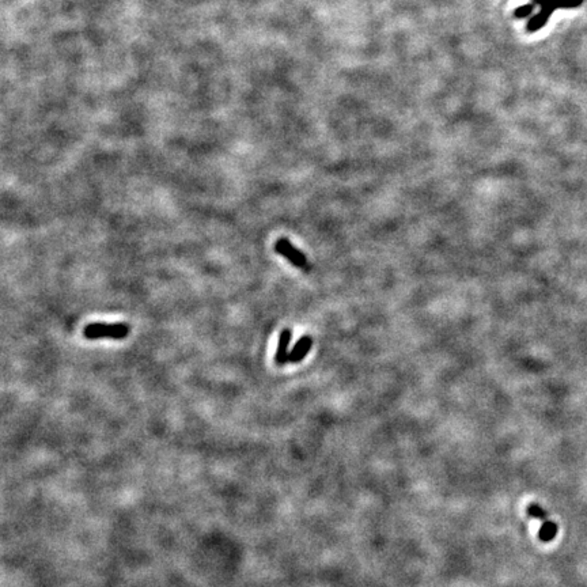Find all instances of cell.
Segmentation results:
<instances>
[{
	"instance_id": "7",
	"label": "cell",
	"mask_w": 587,
	"mask_h": 587,
	"mask_svg": "<svg viewBox=\"0 0 587 587\" xmlns=\"http://www.w3.org/2000/svg\"><path fill=\"white\" fill-rule=\"evenodd\" d=\"M527 514H529V517H532V518H539L541 521H546L548 518H546V512L541 509L539 505H536V503H530L529 506H527Z\"/></svg>"
},
{
	"instance_id": "8",
	"label": "cell",
	"mask_w": 587,
	"mask_h": 587,
	"mask_svg": "<svg viewBox=\"0 0 587 587\" xmlns=\"http://www.w3.org/2000/svg\"><path fill=\"white\" fill-rule=\"evenodd\" d=\"M534 3H530V4H526V6H522V7H518L517 10H515V16L517 18H526V16H530L532 13H533V10H534Z\"/></svg>"
},
{
	"instance_id": "4",
	"label": "cell",
	"mask_w": 587,
	"mask_h": 587,
	"mask_svg": "<svg viewBox=\"0 0 587 587\" xmlns=\"http://www.w3.org/2000/svg\"><path fill=\"white\" fill-rule=\"evenodd\" d=\"M291 338H293V333H291L290 329H283L281 330L280 338H279L278 350H276V354H275V362H276L278 366H283L289 362V356H290L289 347H290Z\"/></svg>"
},
{
	"instance_id": "5",
	"label": "cell",
	"mask_w": 587,
	"mask_h": 587,
	"mask_svg": "<svg viewBox=\"0 0 587 587\" xmlns=\"http://www.w3.org/2000/svg\"><path fill=\"white\" fill-rule=\"evenodd\" d=\"M313 347V339L310 335H305L302 336L299 340L296 341V344L294 345L293 350L290 351V356H289V362L290 363H299L301 360H303L308 354L310 352Z\"/></svg>"
},
{
	"instance_id": "3",
	"label": "cell",
	"mask_w": 587,
	"mask_h": 587,
	"mask_svg": "<svg viewBox=\"0 0 587 587\" xmlns=\"http://www.w3.org/2000/svg\"><path fill=\"white\" fill-rule=\"evenodd\" d=\"M276 253L287 259L294 266L299 269H309V260L305 253H302L298 247H294L293 244L287 238H279L275 244Z\"/></svg>"
},
{
	"instance_id": "2",
	"label": "cell",
	"mask_w": 587,
	"mask_h": 587,
	"mask_svg": "<svg viewBox=\"0 0 587 587\" xmlns=\"http://www.w3.org/2000/svg\"><path fill=\"white\" fill-rule=\"evenodd\" d=\"M131 332V328L126 323H92L86 325L83 329V335L89 340L98 339H112V340H123Z\"/></svg>"
},
{
	"instance_id": "6",
	"label": "cell",
	"mask_w": 587,
	"mask_h": 587,
	"mask_svg": "<svg viewBox=\"0 0 587 587\" xmlns=\"http://www.w3.org/2000/svg\"><path fill=\"white\" fill-rule=\"evenodd\" d=\"M557 525L554 521H542L541 524L540 532H539V537L541 541L544 542H549L556 537Z\"/></svg>"
},
{
	"instance_id": "1",
	"label": "cell",
	"mask_w": 587,
	"mask_h": 587,
	"mask_svg": "<svg viewBox=\"0 0 587 587\" xmlns=\"http://www.w3.org/2000/svg\"><path fill=\"white\" fill-rule=\"evenodd\" d=\"M532 3L539 4L541 7L540 13L533 16L527 23V31L534 33L546 25L549 16L554 14L555 10L579 7L583 3V0H532Z\"/></svg>"
}]
</instances>
